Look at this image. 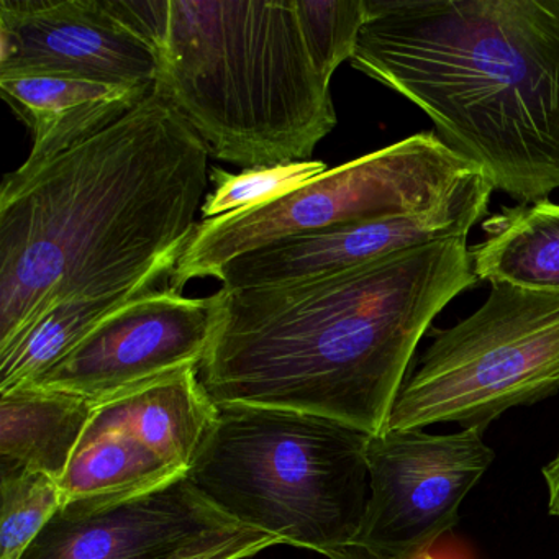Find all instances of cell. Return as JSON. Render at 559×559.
<instances>
[{"label":"cell","mask_w":559,"mask_h":559,"mask_svg":"<svg viewBox=\"0 0 559 559\" xmlns=\"http://www.w3.org/2000/svg\"><path fill=\"white\" fill-rule=\"evenodd\" d=\"M369 438L322 415L217 404L186 477L234 522L329 558L361 530Z\"/></svg>","instance_id":"obj_5"},{"label":"cell","mask_w":559,"mask_h":559,"mask_svg":"<svg viewBox=\"0 0 559 559\" xmlns=\"http://www.w3.org/2000/svg\"><path fill=\"white\" fill-rule=\"evenodd\" d=\"M300 31L319 76L330 84L343 61L352 60L365 27L366 0H296Z\"/></svg>","instance_id":"obj_21"},{"label":"cell","mask_w":559,"mask_h":559,"mask_svg":"<svg viewBox=\"0 0 559 559\" xmlns=\"http://www.w3.org/2000/svg\"><path fill=\"white\" fill-rule=\"evenodd\" d=\"M143 294H109L63 300L0 349V394L31 385L73 352L110 312Z\"/></svg>","instance_id":"obj_18"},{"label":"cell","mask_w":559,"mask_h":559,"mask_svg":"<svg viewBox=\"0 0 559 559\" xmlns=\"http://www.w3.org/2000/svg\"><path fill=\"white\" fill-rule=\"evenodd\" d=\"M185 476L119 428H86L60 480L64 503L132 496Z\"/></svg>","instance_id":"obj_17"},{"label":"cell","mask_w":559,"mask_h":559,"mask_svg":"<svg viewBox=\"0 0 559 559\" xmlns=\"http://www.w3.org/2000/svg\"><path fill=\"white\" fill-rule=\"evenodd\" d=\"M484 433L411 428L369 438V500L353 545L382 559L430 555L457 525L461 503L496 457Z\"/></svg>","instance_id":"obj_8"},{"label":"cell","mask_w":559,"mask_h":559,"mask_svg":"<svg viewBox=\"0 0 559 559\" xmlns=\"http://www.w3.org/2000/svg\"><path fill=\"white\" fill-rule=\"evenodd\" d=\"M352 67L516 201L559 189V0H366Z\"/></svg>","instance_id":"obj_3"},{"label":"cell","mask_w":559,"mask_h":559,"mask_svg":"<svg viewBox=\"0 0 559 559\" xmlns=\"http://www.w3.org/2000/svg\"><path fill=\"white\" fill-rule=\"evenodd\" d=\"M326 169L329 168L325 163L316 159L261 166L245 169L238 175L212 168L211 181L214 182L215 189L205 198L201 209L202 217L207 221L271 204L302 188L317 176L323 175Z\"/></svg>","instance_id":"obj_20"},{"label":"cell","mask_w":559,"mask_h":559,"mask_svg":"<svg viewBox=\"0 0 559 559\" xmlns=\"http://www.w3.org/2000/svg\"><path fill=\"white\" fill-rule=\"evenodd\" d=\"M486 234L469 248L477 280L559 294V204L503 207L483 222Z\"/></svg>","instance_id":"obj_16"},{"label":"cell","mask_w":559,"mask_h":559,"mask_svg":"<svg viewBox=\"0 0 559 559\" xmlns=\"http://www.w3.org/2000/svg\"><path fill=\"white\" fill-rule=\"evenodd\" d=\"M215 307V294L198 299L168 286L150 290L117 307L31 385L97 405L181 369L199 368L214 335Z\"/></svg>","instance_id":"obj_9"},{"label":"cell","mask_w":559,"mask_h":559,"mask_svg":"<svg viewBox=\"0 0 559 559\" xmlns=\"http://www.w3.org/2000/svg\"><path fill=\"white\" fill-rule=\"evenodd\" d=\"M559 392V294L493 284L467 319L435 332L385 430L456 424L487 430L510 408Z\"/></svg>","instance_id":"obj_6"},{"label":"cell","mask_w":559,"mask_h":559,"mask_svg":"<svg viewBox=\"0 0 559 559\" xmlns=\"http://www.w3.org/2000/svg\"><path fill=\"white\" fill-rule=\"evenodd\" d=\"M243 528L185 474L132 496L64 503L22 559H178Z\"/></svg>","instance_id":"obj_10"},{"label":"cell","mask_w":559,"mask_h":559,"mask_svg":"<svg viewBox=\"0 0 559 559\" xmlns=\"http://www.w3.org/2000/svg\"><path fill=\"white\" fill-rule=\"evenodd\" d=\"M159 53L110 0H0V76L67 74L153 87Z\"/></svg>","instance_id":"obj_11"},{"label":"cell","mask_w":559,"mask_h":559,"mask_svg":"<svg viewBox=\"0 0 559 559\" xmlns=\"http://www.w3.org/2000/svg\"><path fill=\"white\" fill-rule=\"evenodd\" d=\"M329 559H382L379 556L372 555V552L366 551L361 546L352 545L348 548L340 549V551L333 552L329 556ZM420 559H437L431 558L430 555L424 556Z\"/></svg>","instance_id":"obj_24"},{"label":"cell","mask_w":559,"mask_h":559,"mask_svg":"<svg viewBox=\"0 0 559 559\" xmlns=\"http://www.w3.org/2000/svg\"><path fill=\"white\" fill-rule=\"evenodd\" d=\"M155 90L211 156L245 169L310 162L336 126L296 0H169Z\"/></svg>","instance_id":"obj_4"},{"label":"cell","mask_w":559,"mask_h":559,"mask_svg":"<svg viewBox=\"0 0 559 559\" xmlns=\"http://www.w3.org/2000/svg\"><path fill=\"white\" fill-rule=\"evenodd\" d=\"M437 133L421 132L338 168L326 169L271 204L199 222L168 287L215 274L241 254L296 235L448 204L483 178Z\"/></svg>","instance_id":"obj_7"},{"label":"cell","mask_w":559,"mask_h":559,"mask_svg":"<svg viewBox=\"0 0 559 559\" xmlns=\"http://www.w3.org/2000/svg\"><path fill=\"white\" fill-rule=\"evenodd\" d=\"M276 545H283V542L276 536L245 526L243 530L222 539V542L205 546V548L189 552L178 559H247Z\"/></svg>","instance_id":"obj_22"},{"label":"cell","mask_w":559,"mask_h":559,"mask_svg":"<svg viewBox=\"0 0 559 559\" xmlns=\"http://www.w3.org/2000/svg\"><path fill=\"white\" fill-rule=\"evenodd\" d=\"M0 91L12 112L32 130L27 162H47L135 109L155 91L114 86L67 74L0 76Z\"/></svg>","instance_id":"obj_13"},{"label":"cell","mask_w":559,"mask_h":559,"mask_svg":"<svg viewBox=\"0 0 559 559\" xmlns=\"http://www.w3.org/2000/svg\"><path fill=\"white\" fill-rule=\"evenodd\" d=\"M546 492H548V513L559 520V448L555 457L543 467Z\"/></svg>","instance_id":"obj_23"},{"label":"cell","mask_w":559,"mask_h":559,"mask_svg":"<svg viewBox=\"0 0 559 559\" xmlns=\"http://www.w3.org/2000/svg\"><path fill=\"white\" fill-rule=\"evenodd\" d=\"M217 417V404L186 368L97 404L87 428H119L188 473Z\"/></svg>","instance_id":"obj_14"},{"label":"cell","mask_w":559,"mask_h":559,"mask_svg":"<svg viewBox=\"0 0 559 559\" xmlns=\"http://www.w3.org/2000/svg\"><path fill=\"white\" fill-rule=\"evenodd\" d=\"M467 237L283 286L224 289L198 368L215 404L322 415L384 433L418 343L477 283Z\"/></svg>","instance_id":"obj_2"},{"label":"cell","mask_w":559,"mask_h":559,"mask_svg":"<svg viewBox=\"0 0 559 559\" xmlns=\"http://www.w3.org/2000/svg\"><path fill=\"white\" fill-rule=\"evenodd\" d=\"M96 405L80 395L25 385L0 394V467L60 483Z\"/></svg>","instance_id":"obj_15"},{"label":"cell","mask_w":559,"mask_h":559,"mask_svg":"<svg viewBox=\"0 0 559 559\" xmlns=\"http://www.w3.org/2000/svg\"><path fill=\"white\" fill-rule=\"evenodd\" d=\"M493 186L486 176L425 214L399 215L296 235L235 258L214 280L224 289L283 286L335 276L399 251L467 237L484 217Z\"/></svg>","instance_id":"obj_12"},{"label":"cell","mask_w":559,"mask_h":559,"mask_svg":"<svg viewBox=\"0 0 559 559\" xmlns=\"http://www.w3.org/2000/svg\"><path fill=\"white\" fill-rule=\"evenodd\" d=\"M63 506L47 474L0 467V559H22Z\"/></svg>","instance_id":"obj_19"},{"label":"cell","mask_w":559,"mask_h":559,"mask_svg":"<svg viewBox=\"0 0 559 559\" xmlns=\"http://www.w3.org/2000/svg\"><path fill=\"white\" fill-rule=\"evenodd\" d=\"M211 152L156 90L0 189V349L76 297L146 294L171 276L199 222Z\"/></svg>","instance_id":"obj_1"}]
</instances>
